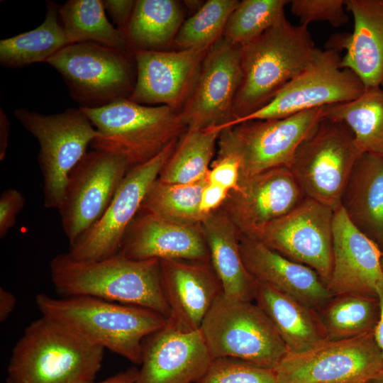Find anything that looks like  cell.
Masks as SVG:
<instances>
[{
	"instance_id": "1",
	"label": "cell",
	"mask_w": 383,
	"mask_h": 383,
	"mask_svg": "<svg viewBox=\"0 0 383 383\" xmlns=\"http://www.w3.org/2000/svg\"><path fill=\"white\" fill-rule=\"evenodd\" d=\"M50 272L61 297L93 296L170 316L159 260H132L118 252L101 260L80 261L66 252L51 260Z\"/></svg>"
},
{
	"instance_id": "2",
	"label": "cell",
	"mask_w": 383,
	"mask_h": 383,
	"mask_svg": "<svg viewBox=\"0 0 383 383\" xmlns=\"http://www.w3.org/2000/svg\"><path fill=\"white\" fill-rule=\"evenodd\" d=\"M35 301L42 316L135 365L141 363L144 340L168 321L148 308L89 296L56 298L40 293Z\"/></svg>"
},
{
	"instance_id": "3",
	"label": "cell",
	"mask_w": 383,
	"mask_h": 383,
	"mask_svg": "<svg viewBox=\"0 0 383 383\" xmlns=\"http://www.w3.org/2000/svg\"><path fill=\"white\" fill-rule=\"evenodd\" d=\"M318 49L308 25H294L286 17L241 45L242 79L233 105L234 120L267 105L307 67Z\"/></svg>"
},
{
	"instance_id": "4",
	"label": "cell",
	"mask_w": 383,
	"mask_h": 383,
	"mask_svg": "<svg viewBox=\"0 0 383 383\" xmlns=\"http://www.w3.org/2000/svg\"><path fill=\"white\" fill-rule=\"evenodd\" d=\"M104 354L103 348L41 316L14 345L6 383H91Z\"/></svg>"
},
{
	"instance_id": "5",
	"label": "cell",
	"mask_w": 383,
	"mask_h": 383,
	"mask_svg": "<svg viewBox=\"0 0 383 383\" xmlns=\"http://www.w3.org/2000/svg\"><path fill=\"white\" fill-rule=\"evenodd\" d=\"M81 109L99 134L91 150L121 156L131 167L150 160L187 131L180 112L168 106L121 99L101 108Z\"/></svg>"
},
{
	"instance_id": "6",
	"label": "cell",
	"mask_w": 383,
	"mask_h": 383,
	"mask_svg": "<svg viewBox=\"0 0 383 383\" xmlns=\"http://www.w3.org/2000/svg\"><path fill=\"white\" fill-rule=\"evenodd\" d=\"M213 359L233 358L274 370L288 353L274 325L253 301L220 295L199 328Z\"/></svg>"
},
{
	"instance_id": "7",
	"label": "cell",
	"mask_w": 383,
	"mask_h": 383,
	"mask_svg": "<svg viewBox=\"0 0 383 383\" xmlns=\"http://www.w3.org/2000/svg\"><path fill=\"white\" fill-rule=\"evenodd\" d=\"M63 79L81 109H97L128 99L137 70L133 52L94 42L70 44L46 62Z\"/></svg>"
},
{
	"instance_id": "8",
	"label": "cell",
	"mask_w": 383,
	"mask_h": 383,
	"mask_svg": "<svg viewBox=\"0 0 383 383\" xmlns=\"http://www.w3.org/2000/svg\"><path fill=\"white\" fill-rule=\"evenodd\" d=\"M13 114L37 140L38 165L43 178V204L58 210L69 174L99 134L80 108L53 114L17 109Z\"/></svg>"
},
{
	"instance_id": "9",
	"label": "cell",
	"mask_w": 383,
	"mask_h": 383,
	"mask_svg": "<svg viewBox=\"0 0 383 383\" xmlns=\"http://www.w3.org/2000/svg\"><path fill=\"white\" fill-rule=\"evenodd\" d=\"M324 108L282 118L248 121L223 129L218 155L239 160L240 182L271 169L289 167L300 144L325 118Z\"/></svg>"
},
{
	"instance_id": "10",
	"label": "cell",
	"mask_w": 383,
	"mask_h": 383,
	"mask_svg": "<svg viewBox=\"0 0 383 383\" xmlns=\"http://www.w3.org/2000/svg\"><path fill=\"white\" fill-rule=\"evenodd\" d=\"M361 155L350 128L325 117L300 144L288 168L306 197L335 211Z\"/></svg>"
},
{
	"instance_id": "11",
	"label": "cell",
	"mask_w": 383,
	"mask_h": 383,
	"mask_svg": "<svg viewBox=\"0 0 383 383\" xmlns=\"http://www.w3.org/2000/svg\"><path fill=\"white\" fill-rule=\"evenodd\" d=\"M382 370V353L370 332L288 352L274 370L278 383H366Z\"/></svg>"
},
{
	"instance_id": "12",
	"label": "cell",
	"mask_w": 383,
	"mask_h": 383,
	"mask_svg": "<svg viewBox=\"0 0 383 383\" xmlns=\"http://www.w3.org/2000/svg\"><path fill=\"white\" fill-rule=\"evenodd\" d=\"M339 52L318 49L307 67L265 107L219 128V131L252 120L282 118L293 114L355 99L366 87L349 69L341 66Z\"/></svg>"
},
{
	"instance_id": "13",
	"label": "cell",
	"mask_w": 383,
	"mask_h": 383,
	"mask_svg": "<svg viewBox=\"0 0 383 383\" xmlns=\"http://www.w3.org/2000/svg\"><path fill=\"white\" fill-rule=\"evenodd\" d=\"M130 168L121 156L91 150L72 169L58 209L70 246L103 216Z\"/></svg>"
},
{
	"instance_id": "14",
	"label": "cell",
	"mask_w": 383,
	"mask_h": 383,
	"mask_svg": "<svg viewBox=\"0 0 383 383\" xmlns=\"http://www.w3.org/2000/svg\"><path fill=\"white\" fill-rule=\"evenodd\" d=\"M176 145L177 139L150 160L129 169L103 216L70 246L67 253L72 259L101 260L119 252L128 227Z\"/></svg>"
},
{
	"instance_id": "15",
	"label": "cell",
	"mask_w": 383,
	"mask_h": 383,
	"mask_svg": "<svg viewBox=\"0 0 383 383\" xmlns=\"http://www.w3.org/2000/svg\"><path fill=\"white\" fill-rule=\"evenodd\" d=\"M334 210L306 197L250 238L315 270L327 285L333 267Z\"/></svg>"
},
{
	"instance_id": "16",
	"label": "cell",
	"mask_w": 383,
	"mask_h": 383,
	"mask_svg": "<svg viewBox=\"0 0 383 383\" xmlns=\"http://www.w3.org/2000/svg\"><path fill=\"white\" fill-rule=\"evenodd\" d=\"M241 79L240 45L222 37L208 50L191 94L179 111L187 130L218 128L233 121Z\"/></svg>"
},
{
	"instance_id": "17",
	"label": "cell",
	"mask_w": 383,
	"mask_h": 383,
	"mask_svg": "<svg viewBox=\"0 0 383 383\" xmlns=\"http://www.w3.org/2000/svg\"><path fill=\"white\" fill-rule=\"evenodd\" d=\"M209 49L132 50L137 76L128 99L148 106H168L180 111L191 94Z\"/></svg>"
},
{
	"instance_id": "18",
	"label": "cell",
	"mask_w": 383,
	"mask_h": 383,
	"mask_svg": "<svg viewBox=\"0 0 383 383\" xmlns=\"http://www.w3.org/2000/svg\"><path fill=\"white\" fill-rule=\"evenodd\" d=\"M213 360L200 330L183 332L167 321L144 340L134 383H196Z\"/></svg>"
},
{
	"instance_id": "19",
	"label": "cell",
	"mask_w": 383,
	"mask_h": 383,
	"mask_svg": "<svg viewBox=\"0 0 383 383\" xmlns=\"http://www.w3.org/2000/svg\"><path fill=\"white\" fill-rule=\"evenodd\" d=\"M382 251L357 229L339 206L334 211L333 267L327 287L333 295L353 293L377 297L383 280Z\"/></svg>"
},
{
	"instance_id": "20",
	"label": "cell",
	"mask_w": 383,
	"mask_h": 383,
	"mask_svg": "<svg viewBox=\"0 0 383 383\" xmlns=\"http://www.w3.org/2000/svg\"><path fill=\"white\" fill-rule=\"evenodd\" d=\"M234 192L233 218L248 238L286 215L306 198L287 167L271 169L243 180Z\"/></svg>"
},
{
	"instance_id": "21",
	"label": "cell",
	"mask_w": 383,
	"mask_h": 383,
	"mask_svg": "<svg viewBox=\"0 0 383 383\" xmlns=\"http://www.w3.org/2000/svg\"><path fill=\"white\" fill-rule=\"evenodd\" d=\"M164 294L170 308L168 322L183 332L199 330L223 289L214 270L204 262L160 260Z\"/></svg>"
},
{
	"instance_id": "22",
	"label": "cell",
	"mask_w": 383,
	"mask_h": 383,
	"mask_svg": "<svg viewBox=\"0 0 383 383\" xmlns=\"http://www.w3.org/2000/svg\"><path fill=\"white\" fill-rule=\"evenodd\" d=\"M240 251L246 270L255 280L288 294L316 311L333 296L315 270L255 239L245 237Z\"/></svg>"
},
{
	"instance_id": "23",
	"label": "cell",
	"mask_w": 383,
	"mask_h": 383,
	"mask_svg": "<svg viewBox=\"0 0 383 383\" xmlns=\"http://www.w3.org/2000/svg\"><path fill=\"white\" fill-rule=\"evenodd\" d=\"M119 252L138 260L205 262L209 256L204 240L194 228L150 213L131 223Z\"/></svg>"
},
{
	"instance_id": "24",
	"label": "cell",
	"mask_w": 383,
	"mask_h": 383,
	"mask_svg": "<svg viewBox=\"0 0 383 383\" xmlns=\"http://www.w3.org/2000/svg\"><path fill=\"white\" fill-rule=\"evenodd\" d=\"M353 32L333 37L327 48L346 50L341 66L353 71L366 88L383 87V0H345Z\"/></svg>"
},
{
	"instance_id": "25",
	"label": "cell",
	"mask_w": 383,
	"mask_h": 383,
	"mask_svg": "<svg viewBox=\"0 0 383 383\" xmlns=\"http://www.w3.org/2000/svg\"><path fill=\"white\" fill-rule=\"evenodd\" d=\"M340 206L351 223L383 248V157L362 154L342 192Z\"/></svg>"
},
{
	"instance_id": "26",
	"label": "cell",
	"mask_w": 383,
	"mask_h": 383,
	"mask_svg": "<svg viewBox=\"0 0 383 383\" xmlns=\"http://www.w3.org/2000/svg\"><path fill=\"white\" fill-rule=\"evenodd\" d=\"M253 301L270 318L289 353H300L326 340L316 310L273 287L255 280Z\"/></svg>"
},
{
	"instance_id": "27",
	"label": "cell",
	"mask_w": 383,
	"mask_h": 383,
	"mask_svg": "<svg viewBox=\"0 0 383 383\" xmlns=\"http://www.w3.org/2000/svg\"><path fill=\"white\" fill-rule=\"evenodd\" d=\"M204 220L209 255L223 295L233 299L253 301L255 280L244 265L233 226L221 217L207 215Z\"/></svg>"
},
{
	"instance_id": "28",
	"label": "cell",
	"mask_w": 383,
	"mask_h": 383,
	"mask_svg": "<svg viewBox=\"0 0 383 383\" xmlns=\"http://www.w3.org/2000/svg\"><path fill=\"white\" fill-rule=\"evenodd\" d=\"M183 23L177 1L136 0L126 32L130 50L167 51Z\"/></svg>"
},
{
	"instance_id": "29",
	"label": "cell",
	"mask_w": 383,
	"mask_h": 383,
	"mask_svg": "<svg viewBox=\"0 0 383 383\" xmlns=\"http://www.w3.org/2000/svg\"><path fill=\"white\" fill-rule=\"evenodd\" d=\"M44 21L37 28L0 40V62L18 68L47 62L57 51L71 44L59 18L60 5L48 1Z\"/></svg>"
},
{
	"instance_id": "30",
	"label": "cell",
	"mask_w": 383,
	"mask_h": 383,
	"mask_svg": "<svg viewBox=\"0 0 383 383\" xmlns=\"http://www.w3.org/2000/svg\"><path fill=\"white\" fill-rule=\"evenodd\" d=\"M325 117L346 125L362 154L383 157V88H366L350 101L326 106Z\"/></svg>"
},
{
	"instance_id": "31",
	"label": "cell",
	"mask_w": 383,
	"mask_h": 383,
	"mask_svg": "<svg viewBox=\"0 0 383 383\" xmlns=\"http://www.w3.org/2000/svg\"><path fill=\"white\" fill-rule=\"evenodd\" d=\"M327 340H343L374 332L380 315L377 297L345 293L333 295L317 311Z\"/></svg>"
},
{
	"instance_id": "32",
	"label": "cell",
	"mask_w": 383,
	"mask_h": 383,
	"mask_svg": "<svg viewBox=\"0 0 383 383\" xmlns=\"http://www.w3.org/2000/svg\"><path fill=\"white\" fill-rule=\"evenodd\" d=\"M103 0H68L59 7V18L71 44L94 42L131 50L126 34L106 15Z\"/></svg>"
},
{
	"instance_id": "33",
	"label": "cell",
	"mask_w": 383,
	"mask_h": 383,
	"mask_svg": "<svg viewBox=\"0 0 383 383\" xmlns=\"http://www.w3.org/2000/svg\"><path fill=\"white\" fill-rule=\"evenodd\" d=\"M220 133L214 127L186 131L158 179L167 184H184L206 178Z\"/></svg>"
},
{
	"instance_id": "34",
	"label": "cell",
	"mask_w": 383,
	"mask_h": 383,
	"mask_svg": "<svg viewBox=\"0 0 383 383\" xmlns=\"http://www.w3.org/2000/svg\"><path fill=\"white\" fill-rule=\"evenodd\" d=\"M207 177L190 184H167L158 178L149 189L142 205L148 213L179 222L204 220L200 211Z\"/></svg>"
},
{
	"instance_id": "35",
	"label": "cell",
	"mask_w": 383,
	"mask_h": 383,
	"mask_svg": "<svg viewBox=\"0 0 383 383\" xmlns=\"http://www.w3.org/2000/svg\"><path fill=\"white\" fill-rule=\"evenodd\" d=\"M238 0H209L185 21L174 40L176 50L209 49L223 35Z\"/></svg>"
},
{
	"instance_id": "36",
	"label": "cell",
	"mask_w": 383,
	"mask_h": 383,
	"mask_svg": "<svg viewBox=\"0 0 383 383\" xmlns=\"http://www.w3.org/2000/svg\"><path fill=\"white\" fill-rule=\"evenodd\" d=\"M287 0H243L239 2L226 26L223 38L243 45L279 23L284 15Z\"/></svg>"
},
{
	"instance_id": "37",
	"label": "cell",
	"mask_w": 383,
	"mask_h": 383,
	"mask_svg": "<svg viewBox=\"0 0 383 383\" xmlns=\"http://www.w3.org/2000/svg\"><path fill=\"white\" fill-rule=\"evenodd\" d=\"M196 383H278L274 370L233 358L213 359Z\"/></svg>"
},
{
	"instance_id": "38",
	"label": "cell",
	"mask_w": 383,
	"mask_h": 383,
	"mask_svg": "<svg viewBox=\"0 0 383 383\" xmlns=\"http://www.w3.org/2000/svg\"><path fill=\"white\" fill-rule=\"evenodd\" d=\"M291 11L299 18L301 24L326 21L333 27H340L348 21L345 0H293Z\"/></svg>"
},
{
	"instance_id": "39",
	"label": "cell",
	"mask_w": 383,
	"mask_h": 383,
	"mask_svg": "<svg viewBox=\"0 0 383 383\" xmlns=\"http://www.w3.org/2000/svg\"><path fill=\"white\" fill-rule=\"evenodd\" d=\"M240 162L231 155H218L213 167L209 170L207 180L219 185L228 191H235L240 181Z\"/></svg>"
},
{
	"instance_id": "40",
	"label": "cell",
	"mask_w": 383,
	"mask_h": 383,
	"mask_svg": "<svg viewBox=\"0 0 383 383\" xmlns=\"http://www.w3.org/2000/svg\"><path fill=\"white\" fill-rule=\"evenodd\" d=\"M26 199L17 189H8L0 196V238H4L15 226L16 217L23 208Z\"/></svg>"
},
{
	"instance_id": "41",
	"label": "cell",
	"mask_w": 383,
	"mask_h": 383,
	"mask_svg": "<svg viewBox=\"0 0 383 383\" xmlns=\"http://www.w3.org/2000/svg\"><path fill=\"white\" fill-rule=\"evenodd\" d=\"M136 1L103 0L105 10L111 17L116 27L125 34L131 21Z\"/></svg>"
},
{
	"instance_id": "42",
	"label": "cell",
	"mask_w": 383,
	"mask_h": 383,
	"mask_svg": "<svg viewBox=\"0 0 383 383\" xmlns=\"http://www.w3.org/2000/svg\"><path fill=\"white\" fill-rule=\"evenodd\" d=\"M228 190L209 182L204 187L201 198L200 211L204 216L218 207L226 199Z\"/></svg>"
},
{
	"instance_id": "43",
	"label": "cell",
	"mask_w": 383,
	"mask_h": 383,
	"mask_svg": "<svg viewBox=\"0 0 383 383\" xmlns=\"http://www.w3.org/2000/svg\"><path fill=\"white\" fill-rule=\"evenodd\" d=\"M16 296L3 287L0 288V321H5L16 306Z\"/></svg>"
},
{
	"instance_id": "44",
	"label": "cell",
	"mask_w": 383,
	"mask_h": 383,
	"mask_svg": "<svg viewBox=\"0 0 383 383\" xmlns=\"http://www.w3.org/2000/svg\"><path fill=\"white\" fill-rule=\"evenodd\" d=\"M10 121L4 109H0V160H4L9 145Z\"/></svg>"
},
{
	"instance_id": "45",
	"label": "cell",
	"mask_w": 383,
	"mask_h": 383,
	"mask_svg": "<svg viewBox=\"0 0 383 383\" xmlns=\"http://www.w3.org/2000/svg\"><path fill=\"white\" fill-rule=\"evenodd\" d=\"M138 372V368L131 367L101 381H94L91 383H134L137 377Z\"/></svg>"
},
{
	"instance_id": "46",
	"label": "cell",
	"mask_w": 383,
	"mask_h": 383,
	"mask_svg": "<svg viewBox=\"0 0 383 383\" xmlns=\"http://www.w3.org/2000/svg\"><path fill=\"white\" fill-rule=\"evenodd\" d=\"M377 296L379 302L380 315L374 335L383 356V280L377 285Z\"/></svg>"
},
{
	"instance_id": "47",
	"label": "cell",
	"mask_w": 383,
	"mask_h": 383,
	"mask_svg": "<svg viewBox=\"0 0 383 383\" xmlns=\"http://www.w3.org/2000/svg\"><path fill=\"white\" fill-rule=\"evenodd\" d=\"M366 383H383V370Z\"/></svg>"
},
{
	"instance_id": "48",
	"label": "cell",
	"mask_w": 383,
	"mask_h": 383,
	"mask_svg": "<svg viewBox=\"0 0 383 383\" xmlns=\"http://www.w3.org/2000/svg\"><path fill=\"white\" fill-rule=\"evenodd\" d=\"M381 265L383 271V248L382 250V255H381Z\"/></svg>"
}]
</instances>
